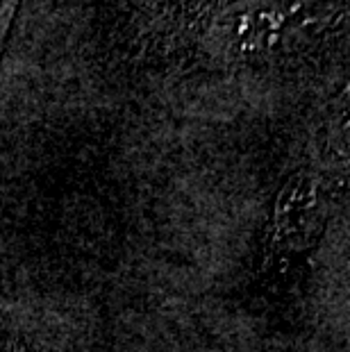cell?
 I'll return each mask as SVG.
<instances>
[{
	"instance_id": "1",
	"label": "cell",
	"mask_w": 350,
	"mask_h": 352,
	"mask_svg": "<svg viewBox=\"0 0 350 352\" xmlns=\"http://www.w3.org/2000/svg\"><path fill=\"white\" fill-rule=\"evenodd\" d=\"M325 230V200L314 179L298 175L289 179L273 205L262 241L266 271H285L307 257Z\"/></svg>"
},
{
	"instance_id": "2",
	"label": "cell",
	"mask_w": 350,
	"mask_h": 352,
	"mask_svg": "<svg viewBox=\"0 0 350 352\" xmlns=\"http://www.w3.org/2000/svg\"><path fill=\"white\" fill-rule=\"evenodd\" d=\"M14 10H17V0H0V46H3L5 32H7V28H10Z\"/></svg>"
},
{
	"instance_id": "3",
	"label": "cell",
	"mask_w": 350,
	"mask_h": 352,
	"mask_svg": "<svg viewBox=\"0 0 350 352\" xmlns=\"http://www.w3.org/2000/svg\"><path fill=\"white\" fill-rule=\"evenodd\" d=\"M0 352H36V350L23 339H19V336H7V339L0 343Z\"/></svg>"
}]
</instances>
